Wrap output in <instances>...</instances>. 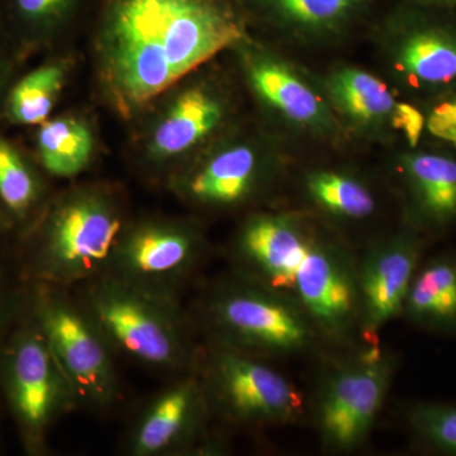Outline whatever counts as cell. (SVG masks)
<instances>
[{
  "label": "cell",
  "instance_id": "obj_6",
  "mask_svg": "<svg viewBox=\"0 0 456 456\" xmlns=\"http://www.w3.org/2000/svg\"><path fill=\"white\" fill-rule=\"evenodd\" d=\"M127 228L118 204L102 191L62 198L38 227L35 270L40 283L73 289L107 274Z\"/></svg>",
  "mask_w": 456,
  "mask_h": 456
},
{
  "label": "cell",
  "instance_id": "obj_22",
  "mask_svg": "<svg viewBox=\"0 0 456 456\" xmlns=\"http://www.w3.org/2000/svg\"><path fill=\"white\" fill-rule=\"evenodd\" d=\"M402 316L428 331L456 338V253L421 261Z\"/></svg>",
  "mask_w": 456,
  "mask_h": 456
},
{
  "label": "cell",
  "instance_id": "obj_27",
  "mask_svg": "<svg viewBox=\"0 0 456 456\" xmlns=\"http://www.w3.org/2000/svg\"><path fill=\"white\" fill-rule=\"evenodd\" d=\"M406 419L415 439L426 448L456 456V404L419 402L408 408Z\"/></svg>",
  "mask_w": 456,
  "mask_h": 456
},
{
  "label": "cell",
  "instance_id": "obj_25",
  "mask_svg": "<svg viewBox=\"0 0 456 456\" xmlns=\"http://www.w3.org/2000/svg\"><path fill=\"white\" fill-rule=\"evenodd\" d=\"M44 187L28 158L0 134V221L25 224L40 211Z\"/></svg>",
  "mask_w": 456,
  "mask_h": 456
},
{
  "label": "cell",
  "instance_id": "obj_11",
  "mask_svg": "<svg viewBox=\"0 0 456 456\" xmlns=\"http://www.w3.org/2000/svg\"><path fill=\"white\" fill-rule=\"evenodd\" d=\"M290 149L274 134L216 147L179 180L180 194L200 208H241L265 197L288 175Z\"/></svg>",
  "mask_w": 456,
  "mask_h": 456
},
{
  "label": "cell",
  "instance_id": "obj_2",
  "mask_svg": "<svg viewBox=\"0 0 456 456\" xmlns=\"http://www.w3.org/2000/svg\"><path fill=\"white\" fill-rule=\"evenodd\" d=\"M80 302L113 353L154 370H194L200 346L180 302L155 296L110 274L77 287Z\"/></svg>",
  "mask_w": 456,
  "mask_h": 456
},
{
  "label": "cell",
  "instance_id": "obj_10",
  "mask_svg": "<svg viewBox=\"0 0 456 456\" xmlns=\"http://www.w3.org/2000/svg\"><path fill=\"white\" fill-rule=\"evenodd\" d=\"M395 360L375 342L327 374L318 389L314 422L329 452L364 445L391 389Z\"/></svg>",
  "mask_w": 456,
  "mask_h": 456
},
{
  "label": "cell",
  "instance_id": "obj_18",
  "mask_svg": "<svg viewBox=\"0 0 456 456\" xmlns=\"http://www.w3.org/2000/svg\"><path fill=\"white\" fill-rule=\"evenodd\" d=\"M250 26L292 46L320 49L368 33L392 0H233Z\"/></svg>",
  "mask_w": 456,
  "mask_h": 456
},
{
  "label": "cell",
  "instance_id": "obj_5",
  "mask_svg": "<svg viewBox=\"0 0 456 456\" xmlns=\"http://www.w3.org/2000/svg\"><path fill=\"white\" fill-rule=\"evenodd\" d=\"M198 311L209 341L263 359L305 355L322 340L296 302L235 274Z\"/></svg>",
  "mask_w": 456,
  "mask_h": 456
},
{
  "label": "cell",
  "instance_id": "obj_20",
  "mask_svg": "<svg viewBox=\"0 0 456 456\" xmlns=\"http://www.w3.org/2000/svg\"><path fill=\"white\" fill-rule=\"evenodd\" d=\"M298 188L305 211L334 228L364 226L382 212L377 182L353 165H312L299 175Z\"/></svg>",
  "mask_w": 456,
  "mask_h": 456
},
{
  "label": "cell",
  "instance_id": "obj_17",
  "mask_svg": "<svg viewBox=\"0 0 456 456\" xmlns=\"http://www.w3.org/2000/svg\"><path fill=\"white\" fill-rule=\"evenodd\" d=\"M402 222L430 241L456 228V149L425 137L389 150Z\"/></svg>",
  "mask_w": 456,
  "mask_h": 456
},
{
  "label": "cell",
  "instance_id": "obj_29",
  "mask_svg": "<svg viewBox=\"0 0 456 456\" xmlns=\"http://www.w3.org/2000/svg\"><path fill=\"white\" fill-rule=\"evenodd\" d=\"M14 51L7 38L0 31V114L12 80V69H13Z\"/></svg>",
  "mask_w": 456,
  "mask_h": 456
},
{
  "label": "cell",
  "instance_id": "obj_31",
  "mask_svg": "<svg viewBox=\"0 0 456 456\" xmlns=\"http://www.w3.org/2000/svg\"><path fill=\"white\" fill-rule=\"evenodd\" d=\"M0 222H2V221H0Z\"/></svg>",
  "mask_w": 456,
  "mask_h": 456
},
{
  "label": "cell",
  "instance_id": "obj_4",
  "mask_svg": "<svg viewBox=\"0 0 456 456\" xmlns=\"http://www.w3.org/2000/svg\"><path fill=\"white\" fill-rule=\"evenodd\" d=\"M241 53L246 82L273 134L294 146L341 151L350 145L323 89L320 75L248 35L235 49Z\"/></svg>",
  "mask_w": 456,
  "mask_h": 456
},
{
  "label": "cell",
  "instance_id": "obj_21",
  "mask_svg": "<svg viewBox=\"0 0 456 456\" xmlns=\"http://www.w3.org/2000/svg\"><path fill=\"white\" fill-rule=\"evenodd\" d=\"M230 114L224 90L209 83L189 86L156 127L152 154L161 160L189 154L220 134Z\"/></svg>",
  "mask_w": 456,
  "mask_h": 456
},
{
  "label": "cell",
  "instance_id": "obj_23",
  "mask_svg": "<svg viewBox=\"0 0 456 456\" xmlns=\"http://www.w3.org/2000/svg\"><path fill=\"white\" fill-rule=\"evenodd\" d=\"M82 4V0H0V31L14 51L45 41Z\"/></svg>",
  "mask_w": 456,
  "mask_h": 456
},
{
  "label": "cell",
  "instance_id": "obj_16",
  "mask_svg": "<svg viewBox=\"0 0 456 456\" xmlns=\"http://www.w3.org/2000/svg\"><path fill=\"white\" fill-rule=\"evenodd\" d=\"M211 408L200 374L175 375L146 404L128 431L126 454L131 456L204 455L218 450L209 435Z\"/></svg>",
  "mask_w": 456,
  "mask_h": 456
},
{
  "label": "cell",
  "instance_id": "obj_14",
  "mask_svg": "<svg viewBox=\"0 0 456 456\" xmlns=\"http://www.w3.org/2000/svg\"><path fill=\"white\" fill-rule=\"evenodd\" d=\"M5 379L12 410L31 449L40 450L51 426L80 408L77 392L36 321L14 338Z\"/></svg>",
  "mask_w": 456,
  "mask_h": 456
},
{
  "label": "cell",
  "instance_id": "obj_12",
  "mask_svg": "<svg viewBox=\"0 0 456 456\" xmlns=\"http://www.w3.org/2000/svg\"><path fill=\"white\" fill-rule=\"evenodd\" d=\"M290 299L322 340L344 342L360 331L358 260L325 222L294 273Z\"/></svg>",
  "mask_w": 456,
  "mask_h": 456
},
{
  "label": "cell",
  "instance_id": "obj_13",
  "mask_svg": "<svg viewBox=\"0 0 456 456\" xmlns=\"http://www.w3.org/2000/svg\"><path fill=\"white\" fill-rule=\"evenodd\" d=\"M204 257L206 241L194 224L145 221L128 226L107 274L180 302Z\"/></svg>",
  "mask_w": 456,
  "mask_h": 456
},
{
  "label": "cell",
  "instance_id": "obj_24",
  "mask_svg": "<svg viewBox=\"0 0 456 456\" xmlns=\"http://www.w3.org/2000/svg\"><path fill=\"white\" fill-rule=\"evenodd\" d=\"M35 145L44 170L57 178H71L88 165L93 137L89 128L77 119L49 118L37 126Z\"/></svg>",
  "mask_w": 456,
  "mask_h": 456
},
{
  "label": "cell",
  "instance_id": "obj_19",
  "mask_svg": "<svg viewBox=\"0 0 456 456\" xmlns=\"http://www.w3.org/2000/svg\"><path fill=\"white\" fill-rule=\"evenodd\" d=\"M428 240L401 222L395 232L373 242L358 260L360 332L375 338L403 314L412 279Z\"/></svg>",
  "mask_w": 456,
  "mask_h": 456
},
{
  "label": "cell",
  "instance_id": "obj_8",
  "mask_svg": "<svg viewBox=\"0 0 456 456\" xmlns=\"http://www.w3.org/2000/svg\"><path fill=\"white\" fill-rule=\"evenodd\" d=\"M33 312L80 407L110 410L121 399L112 347L71 288L40 283Z\"/></svg>",
  "mask_w": 456,
  "mask_h": 456
},
{
  "label": "cell",
  "instance_id": "obj_28",
  "mask_svg": "<svg viewBox=\"0 0 456 456\" xmlns=\"http://www.w3.org/2000/svg\"><path fill=\"white\" fill-rule=\"evenodd\" d=\"M426 137L456 149V92L426 108Z\"/></svg>",
  "mask_w": 456,
  "mask_h": 456
},
{
  "label": "cell",
  "instance_id": "obj_30",
  "mask_svg": "<svg viewBox=\"0 0 456 456\" xmlns=\"http://www.w3.org/2000/svg\"><path fill=\"white\" fill-rule=\"evenodd\" d=\"M407 2L425 5V7L456 9V0H407Z\"/></svg>",
  "mask_w": 456,
  "mask_h": 456
},
{
  "label": "cell",
  "instance_id": "obj_26",
  "mask_svg": "<svg viewBox=\"0 0 456 456\" xmlns=\"http://www.w3.org/2000/svg\"><path fill=\"white\" fill-rule=\"evenodd\" d=\"M65 71L46 62L20 75L9 86L0 117L16 126H37L50 118L64 86Z\"/></svg>",
  "mask_w": 456,
  "mask_h": 456
},
{
  "label": "cell",
  "instance_id": "obj_1",
  "mask_svg": "<svg viewBox=\"0 0 456 456\" xmlns=\"http://www.w3.org/2000/svg\"><path fill=\"white\" fill-rule=\"evenodd\" d=\"M248 35L233 0H102V80L131 114Z\"/></svg>",
  "mask_w": 456,
  "mask_h": 456
},
{
  "label": "cell",
  "instance_id": "obj_15",
  "mask_svg": "<svg viewBox=\"0 0 456 456\" xmlns=\"http://www.w3.org/2000/svg\"><path fill=\"white\" fill-rule=\"evenodd\" d=\"M322 224L305 209L251 213L231 244L233 274L290 298L294 273Z\"/></svg>",
  "mask_w": 456,
  "mask_h": 456
},
{
  "label": "cell",
  "instance_id": "obj_7",
  "mask_svg": "<svg viewBox=\"0 0 456 456\" xmlns=\"http://www.w3.org/2000/svg\"><path fill=\"white\" fill-rule=\"evenodd\" d=\"M197 373L213 417L239 428L293 425L305 413V397L266 359L208 340L200 347Z\"/></svg>",
  "mask_w": 456,
  "mask_h": 456
},
{
  "label": "cell",
  "instance_id": "obj_3",
  "mask_svg": "<svg viewBox=\"0 0 456 456\" xmlns=\"http://www.w3.org/2000/svg\"><path fill=\"white\" fill-rule=\"evenodd\" d=\"M368 36L378 73L407 101L426 110L456 92V9L392 0Z\"/></svg>",
  "mask_w": 456,
  "mask_h": 456
},
{
  "label": "cell",
  "instance_id": "obj_9",
  "mask_svg": "<svg viewBox=\"0 0 456 456\" xmlns=\"http://www.w3.org/2000/svg\"><path fill=\"white\" fill-rule=\"evenodd\" d=\"M320 77L350 145L391 150L416 146L425 139L424 108L402 97L378 71L353 62H336Z\"/></svg>",
  "mask_w": 456,
  "mask_h": 456
}]
</instances>
